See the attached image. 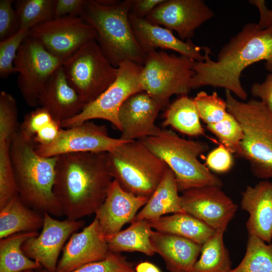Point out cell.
<instances>
[{
  "mask_svg": "<svg viewBox=\"0 0 272 272\" xmlns=\"http://www.w3.org/2000/svg\"><path fill=\"white\" fill-rule=\"evenodd\" d=\"M53 193L63 215L79 220L95 214L113 180L106 152H82L57 156Z\"/></svg>",
  "mask_w": 272,
  "mask_h": 272,
  "instance_id": "obj_2",
  "label": "cell"
},
{
  "mask_svg": "<svg viewBox=\"0 0 272 272\" xmlns=\"http://www.w3.org/2000/svg\"><path fill=\"white\" fill-rule=\"evenodd\" d=\"M86 105L69 84L62 64L49 78L38 99V105L47 110L60 126L79 114Z\"/></svg>",
  "mask_w": 272,
  "mask_h": 272,
  "instance_id": "obj_20",
  "label": "cell"
},
{
  "mask_svg": "<svg viewBox=\"0 0 272 272\" xmlns=\"http://www.w3.org/2000/svg\"><path fill=\"white\" fill-rule=\"evenodd\" d=\"M29 30L20 29L8 38L0 41V76L6 78L16 73L14 62L17 51Z\"/></svg>",
  "mask_w": 272,
  "mask_h": 272,
  "instance_id": "obj_37",
  "label": "cell"
},
{
  "mask_svg": "<svg viewBox=\"0 0 272 272\" xmlns=\"http://www.w3.org/2000/svg\"><path fill=\"white\" fill-rule=\"evenodd\" d=\"M155 253L164 260L169 272H192L201 245L189 239L153 231L150 237Z\"/></svg>",
  "mask_w": 272,
  "mask_h": 272,
  "instance_id": "obj_23",
  "label": "cell"
},
{
  "mask_svg": "<svg viewBox=\"0 0 272 272\" xmlns=\"http://www.w3.org/2000/svg\"><path fill=\"white\" fill-rule=\"evenodd\" d=\"M153 231L147 220L132 222L126 229L106 236L109 250L115 253L137 251L153 256L155 252L150 237Z\"/></svg>",
  "mask_w": 272,
  "mask_h": 272,
  "instance_id": "obj_27",
  "label": "cell"
},
{
  "mask_svg": "<svg viewBox=\"0 0 272 272\" xmlns=\"http://www.w3.org/2000/svg\"><path fill=\"white\" fill-rule=\"evenodd\" d=\"M10 145L0 143V208L18 193L10 157Z\"/></svg>",
  "mask_w": 272,
  "mask_h": 272,
  "instance_id": "obj_36",
  "label": "cell"
},
{
  "mask_svg": "<svg viewBox=\"0 0 272 272\" xmlns=\"http://www.w3.org/2000/svg\"><path fill=\"white\" fill-rule=\"evenodd\" d=\"M225 231L216 230L201 246V255L192 272H229L231 270L232 261L223 240Z\"/></svg>",
  "mask_w": 272,
  "mask_h": 272,
  "instance_id": "obj_30",
  "label": "cell"
},
{
  "mask_svg": "<svg viewBox=\"0 0 272 272\" xmlns=\"http://www.w3.org/2000/svg\"><path fill=\"white\" fill-rule=\"evenodd\" d=\"M207 128L232 153H236L243 138V132L239 123L231 114L228 112L221 121L207 125Z\"/></svg>",
  "mask_w": 272,
  "mask_h": 272,
  "instance_id": "obj_34",
  "label": "cell"
},
{
  "mask_svg": "<svg viewBox=\"0 0 272 272\" xmlns=\"http://www.w3.org/2000/svg\"><path fill=\"white\" fill-rule=\"evenodd\" d=\"M35 147L33 138L19 128L10 148L17 193L27 206L60 217L63 215L53 193L57 157L41 156Z\"/></svg>",
  "mask_w": 272,
  "mask_h": 272,
  "instance_id": "obj_3",
  "label": "cell"
},
{
  "mask_svg": "<svg viewBox=\"0 0 272 272\" xmlns=\"http://www.w3.org/2000/svg\"><path fill=\"white\" fill-rule=\"evenodd\" d=\"M38 232H20L0 240V272H22L38 270L43 267L38 262L27 257L22 249L23 243Z\"/></svg>",
  "mask_w": 272,
  "mask_h": 272,
  "instance_id": "obj_28",
  "label": "cell"
},
{
  "mask_svg": "<svg viewBox=\"0 0 272 272\" xmlns=\"http://www.w3.org/2000/svg\"><path fill=\"white\" fill-rule=\"evenodd\" d=\"M53 120L48 111L40 106L25 115L20 128L25 133L34 138L40 129Z\"/></svg>",
  "mask_w": 272,
  "mask_h": 272,
  "instance_id": "obj_41",
  "label": "cell"
},
{
  "mask_svg": "<svg viewBox=\"0 0 272 272\" xmlns=\"http://www.w3.org/2000/svg\"><path fill=\"white\" fill-rule=\"evenodd\" d=\"M164 106L144 91L131 95L118 112L120 138L132 141L158 135L162 129L156 125L155 121Z\"/></svg>",
  "mask_w": 272,
  "mask_h": 272,
  "instance_id": "obj_17",
  "label": "cell"
},
{
  "mask_svg": "<svg viewBox=\"0 0 272 272\" xmlns=\"http://www.w3.org/2000/svg\"><path fill=\"white\" fill-rule=\"evenodd\" d=\"M117 68L114 82L97 98L87 104L79 114L63 122L62 128L77 125L93 119H101L108 121L120 131L119 110L129 97L143 91L140 82L143 65L125 61Z\"/></svg>",
  "mask_w": 272,
  "mask_h": 272,
  "instance_id": "obj_10",
  "label": "cell"
},
{
  "mask_svg": "<svg viewBox=\"0 0 272 272\" xmlns=\"http://www.w3.org/2000/svg\"><path fill=\"white\" fill-rule=\"evenodd\" d=\"M221 187L205 186L182 192L180 200L183 210L214 230L225 231L238 206Z\"/></svg>",
  "mask_w": 272,
  "mask_h": 272,
  "instance_id": "obj_14",
  "label": "cell"
},
{
  "mask_svg": "<svg viewBox=\"0 0 272 272\" xmlns=\"http://www.w3.org/2000/svg\"><path fill=\"white\" fill-rule=\"evenodd\" d=\"M22 272H37V270H33V269H29V270H27Z\"/></svg>",
  "mask_w": 272,
  "mask_h": 272,
  "instance_id": "obj_48",
  "label": "cell"
},
{
  "mask_svg": "<svg viewBox=\"0 0 272 272\" xmlns=\"http://www.w3.org/2000/svg\"><path fill=\"white\" fill-rule=\"evenodd\" d=\"M194 61L164 50L148 52L140 77L143 90L164 105L173 95H187L191 90Z\"/></svg>",
  "mask_w": 272,
  "mask_h": 272,
  "instance_id": "obj_8",
  "label": "cell"
},
{
  "mask_svg": "<svg viewBox=\"0 0 272 272\" xmlns=\"http://www.w3.org/2000/svg\"><path fill=\"white\" fill-rule=\"evenodd\" d=\"M37 272H49L43 268ZM71 272H136L133 264L120 253L109 251L103 260L86 264Z\"/></svg>",
  "mask_w": 272,
  "mask_h": 272,
  "instance_id": "obj_38",
  "label": "cell"
},
{
  "mask_svg": "<svg viewBox=\"0 0 272 272\" xmlns=\"http://www.w3.org/2000/svg\"><path fill=\"white\" fill-rule=\"evenodd\" d=\"M62 66L69 84L86 104L104 92L118 73V68L107 59L95 39L82 46Z\"/></svg>",
  "mask_w": 272,
  "mask_h": 272,
  "instance_id": "obj_9",
  "label": "cell"
},
{
  "mask_svg": "<svg viewBox=\"0 0 272 272\" xmlns=\"http://www.w3.org/2000/svg\"><path fill=\"white\" fill-rule=\"evenodd\" d=\"M64 61L48 52L38 41L24 39L16 54L14 65L19 73L20 92L30 106L38 105L39 96L52 74Z\"/></svg>",
  "mask_w": 272,
  "mask_h": 272,
  "instance_id": "obj_11",
  "label": "cell"
},
{
  "mask_svg": "<svg viewBox=\"0 0 272 272\" xmlns=\"http://www.w3.org/2000/svg\"><path fill=\"white\" fill-rule=\"evenodd\" d=\"M163 117V127L170 126L191 137L200 136L205 133L193 99L187 95L181 96L169 105Z\"/></svg>",
  "mask_w": 272,
  "mask_h": 272,
  "instance_id": "obj_29",
  "label": "cell"
},
{
  "mask_svg": "<svg viewBox=\"0 0 272 272\" xmlns=\"http://www.w3.org/2000/svg\"><path fill=\"white\" fill-rule=\"evenodd\" d=\"M98 220L79 232L73 233L62 249L55 272H71L91 262L106 258L109 250Z\"/></svg>",
  "mask_w": 272,
  "mask_h": 272,
  "instance_id": "obj_18",
  "label": "cell"
},
{
  "mask_svg": "<svg viewBox=\"0 0 272 272\" xmlns=\"http://www.w3.org/2000/svg\"><path fill=\"white\" fill-rule=\"evenodd\" d=\"M141 140L173 172L179 192L205 186H223L221 179L198 160L208 151L207 143L181 138L167 129Z\"/></svg>",
  "mask_w": 272,
  "mask_h": 272,
  "instance_id": "obj_6",
  "label": "cell"
},
{
  "mask_svg": "<svg viewBox=\"0 0 272 272\" xmlns=\"http://www.w3.org/2000/svg\"><path fill=\"white\" fill-rule=\"evenodd\" d=\"M248 235L245 254L240 263L229 272H272V244Z\"/></svg>",
  "mask_w": 272,
  "mask_h": 272,
  "instance_id": "obj_31",
  "label": "cell"
},
{
  "mask_svg": "<svg viewBox=\"0 0 272 272\" xmlns=\"http://www.w3.org/2000/svg\"><path fill=\"white\" fill-rule=\"evenodd\" d=\"M252 4L255 5L260 12V20L258 24L262 28L272 26V9L269 10L263 0H254Z\"/></svg>",
  "mask_w": 272,
  "mask_h": 272,
  "instance_id": "obj_46",
  "label": "cell"
},
{
  "mask_svg": "<svg viewBox=\"0 0 272 272\" xmlns=\"http://www.w3.org/2000/svg\"><path fill=\"white\" fill-rule=\"evenodd\" d=\"M232 153L220 144L207 155L206 165L211 170L218 173H224L231 170L234 165Z\"/></svg>",
  "mask_w": 272,
  "mask_h": 272,
  "instance_id": "obj_40",
  "label": "cell"
},
{
  "mask_svg": "<svg viewBox=\"0 0 272 272\" xmlns=\"http://www.w3.org/2000/svg\"><path fill=\"white\" fill-rule=\"evenodd\" d=\"M178 192L174 174L169 168L147 202L132 222L150 220L167 214L185 213L181 207Z\"/></svg>",
  "mask_w": 272,
  "mask_h": 272,
  "instance_id": "obj_25",
  "label": "cell"
},
{
  "mask_svg": "<svg viewBox=\"0 0 272 272\" xmlns=\"http://www.w3.org/2000/svg\"><path fill=\"white\" fill-rule=\"evenodd\" d=\"M135 270L136 272H161L156 265L149 261L139 263L136 266Z\"/></svg>",
  "mask_w": 272,
  "mask_h": 272,
  "instance_id": "obj_47",
  "label": "cell"
},
{
  "mask_svg": "<svg viewBox=\"0 0 272 272\" xmlns=\"http://www.w3.org/2000/svg\"><path fill=\"white\" fill-rule=\"evenodd\" d=\"M214 16L202 0H165L145 18L152 24L175 31L183 41L191 39L196 29Z\"/></svg>",
  "mask_w": 272,
  "mask_h": 272,
  "instance_id": "obj_16",
  "label": "cell"
},
{
  "mask_svg": "<svg viewBox=\"0 0 272 272\" xmlns=\"http://www.w3.org/2000/svg\"><path fill=\"white\" fill-rule=\"evenodd\" d=\"M96 35L93 28L80 17L65 16L33 27L28 36L64 61L84 44L96 39Z\"/></svg>",
  "mask_w": 272,
  "mask_h": 272,
  "instance_id": "obj_12",
  "label": "cell"
},
{
  "mask_svg": "<svg viewBox=\"0 0 272 272\" xmlns=\"http://www.w3.org/2000/svg\"><path fill=\"white\" fill-rule=\"evenodd\" d=\"M193 100L200 118L207 125L220 122L228 113L226 101L219 97L216 92L209 94L200 91Z\"/></svg>",
  "mask_w": 272,
  "mask_h": 272,
  "instance_id": "obj_33",
  "label": "cell"
},
{
  "mask_svg": "<svg viewBox=\"0 0 272 272\" xmlns=\"http://www.w3.org/2000/svg\"><path fill=\"white\" fill-rule=\"evenodd\" d=\"M84 224L82 220H58L45 213L41 233L26 240L22 249L27 257L39 263L44 269L55 272L59 255L66 241Z\"/></svg>",
  "mask_w": 272,
  "mask_h": 272,
  "instance_id": "obj_15",
  "label": "cell"
},
{
  "mask_svg": "<svg viewBox=\"0 0 272 272\" xmlns=\"http://www.w3.org/2000/svg\"><path fill=\"white\" fill-rule=\"evenodd\" d=\"M87 0H54V18L65 16H79Z\"/></svg>",
  "mask_w": 272,
  "mask_h": 272,
  "instance_id": "obj_42",
  "label": "cell"
},
{
  "mask_svg": "<svg viewBox=\"0 0 272 272\" xmlns=\"http://www.w3.org/2000/svg\"><path fill=\"white\" fill-rule=\"evenodd\" d=\"M13 1H0V39L3 40L17 32L20 29L17 13L13 6Z\"/></svg>",
  "mask_w": 272,
  "mask_h": 272,
  "instance_id": "obj_39",
  "label": "cell"
},
{
  "mask_svg": "<svg viewBox=\"0 0 272 272\" xmlns=\"http://www.w3.org/2000/svg\"><path fill=\"white\" fill-rule=\"evenodd\" d=\"M251 93L253 97L259 98L272 113V72H270L263 82L254 83L251 88Z\"/></svg>",
  "mask_w": 272,
  "mask_h": 272,
  "instance_id": "obj_43",
  "label": "cell"
},
{
  "mask_svg": "<svg viewBox=\"0 0 272 272\" xmlns=\"http://www.w3.org/2000/svg\"><path fill=\"white\" fill-rule=\"evenodd\" d=\"M205 60L195 61L191 89L203 86L223 88L242 101L247 98L240 76L251 64L264 60L265 69L272 72V26L262 28L249 23L221 49L217 60L210 57V50L202 46Z\"/></svg>",
  "mask_w": 272,
  "mask_h": 272,
  "instance_id": "obj_1",
  "label": "cell"
},
{
  "mask_svg": "<svg viewBox=\"0 0 272 272\" xmlns=\"http://www.w3.org/2000/svg\"><path fill=\"white\" fill-rule=\"evenodd\" d=\"M125 142L120 138L111 137L105 125L89 120L77 125L61 128L53 142L37 145L35 150L39 155L45 157L75 153L108 152Z\"/></svg>",
  "mask_w": 272,
  "mask_h": 272,
  "instance_id": "obj_13",
  "label": "cell"
},
{
  "mask_svg": "<svg viewBox=\"0 0 272 272\" xmlns=\"http://www.w3.org/2000/svg\"><path fill=\"white\" fill-rule=\"evenodd\" d=\"M43 222L44 214L25 205L17 193L0 208V239L20 232H38Z\"/></svg>",
  "mask_w": 272,
  "mask_h": 272,
  "instance_id": "obj_24",
  "label": "cell"
},
{
  "mask_svg": "<svg viewBox=\"0 0 272 272\" xmlns=\"http://www.w3.org/2000/svg\"><path fill=\"white\" fill-rule=\"evenodd\" d=\"M165 0H130V13L141 18H146Z\"/></svg>",
  "mask_w": 272,
  "mask_h": 272,
  "instance_id": "obj_45",
  "label": "cell"
},
{
  "mask_svg": "<svg viewBox=\"0 0 272 272\" xmlns=\"http://www.w3.org/2000/svg\"><path fill=\"white\" fill-rule=\"evenodd\" d=\"M61 128L60 125L53 120L36 133L33 138L34 142L38 145L49 144L57 138Z\"/></svg>",
  "mask_w": 272,
  "mask_h": 272,
  "instance_id": "obj_44",
  "label": "cell"
},
{
  "mask_svg": "<svg viewBox=\"0 0 272 272\" xmlns=\"http://www.w3.org/2000/svg\"><path fill=\"white\" fill-rule=\"evenodd\" d=\"M54 0H20L16 11L20 29L29 30L33 27L54 18Z\"/></svg>",
  "mask_w": 272,
  "mask_h": 272,
  "instance_id": "obj_32",
  "label": "cell"
},
{
  "mask_svg": "<svg viewBox=\"0 0 272 272\" xmlns=\"http://www.w3.org/2000/svg\"><path fill=\"white\" fill-rule=\"evenodd\" d=\"M225 98L228 112L243 132L236 156L248 162L256 177L272 179V113L260 100L240 101L229 90Z\"/></svg>",
  "mask_w": 272,
  "mask_h": 272,
  "instance_id": "obj_5",
  "label": "cell"
},
{
  "mask_svg": "<svg viewBox=\"0 0 272 272\" xmlns=\"http://www.w3.org/2000/svg\"><path fill=\"white\" fill-rule=\"evenodd\" d=\"M109 172L125 190L149 198L169 168L142 140L126 141L106 152Z\"/></svg>",
  "mask_w": 272,
  "mask_h": 272,
  "instance_id": "obj_7",
  "label": "cell"
},
{
  "mask_svg": "<svg viewBox=\"0 0 272 272\" xmlns=\"http://www.w3.org/2000/svg\"><path fill=\"white\" fill-rule=\"evenodd\" d=\"M129 20L134 36L140 46L147 53L160 48L171 49L196 61H203L202 46L196 45L191 39L185 42L177 38L172 31L151 23L130 12Z\"/></svg>",
  "mask_w": 272,
  "mask_h": 272,
  "instance_id": "obj_21",
  "label": "cell"
},
{
  "mask_svg": "<svg viewBox=\"0 0 272 272\" xmlns=\"http://www.w3.org/2000/svg\"><path fill=\"white\" fill-rule=\"evenodd\" d=\"M130 0H87L80 17L96 32V40L115 67L125 61L143 65L147 56L132 31Z\"/></svg>",
  "mask_w": 272,
  "mask_h": 272,
  "instance_id": "obj_4",
  "label": "cell"
},
{
  "mask_svg": "<svg viewBox=\"0 0 272 272\" xmlns=\"http://www.w3.org/2000/svg\"><path fill=\"white\" fill-rule=\"evenodd\" d=\"M148 199L126 191L113 179L104 202L95 213L105 237L119 232L125 224L131 223Z\"/></svg>",
  "mask_w": 272,
  "mask_h": 272,
  "instance_id": "obj_19",
  "label": "cell"
},
{
  "mask_svg": "<svg viewBox=\"0 0 272 272\" xmlns=\"http://www.w3.org/2000/svg\"><path fill=\"white\" fill-rule=\"evenodd\" d=\"M241 208L249 214L246 223L249 235L267 243L272 240V182L262 180L248 186L241 193Z\"/></svg>",
  "mask_w": 272,
  "mask_h": 272,
  "instance_id": "obj_22",
  "label": "cell"
},
{
  "mask_svg": "<svg viewBox=\"0 0 272 272\" xmlns=\"http://www.w3.org/2000/svg\"><path fill=\"white\" fill-rule=\"evenodd\" d=\"M147 221L151 228L158 232L180 236L201 246L216 231L186 213L173 214Z\"/></svg>",
  "mask_w": 272,
  "mask_h": 272,
  "instance_id": "obj_26",
  "label": "cell"
},
{
  "mask_svg": "<svg viewBox=\"0 0 272 272\" xmlns=\"http://www.w3.org/2000/svg\"><path fill=\"white\" fill-rule=\"evenodd\" d=\"M18 110L12 95L5 91L0 93V143H11L19 130Z\"/></svg>",
  "mask_w": 272,
  "mask_h": 272,
  "instance_id": "obj_35",
  "label": "cell"
}]
</instances>
